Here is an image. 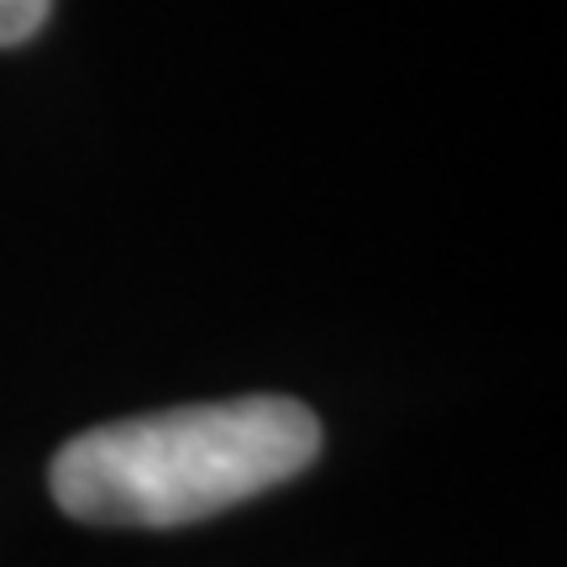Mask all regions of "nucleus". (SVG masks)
<instances>
[{
  "instance_id": "f03ea898",
  "label": "nucleus",
  "mask_w": 567,
  "mask_h": 567,
  "mask_svg": "<svg viewBox=\"0 0 567 567\" xmlns=\"http://www.w3.org/2000/svg\"><path fill=\"white\" fill-rule=\"evenodd\" d=\"M48 11H53V0H0V48L38 38Z\"/></svg>"
},
{
  "instance_id": "f257e3e1",
  "label": "nucleus",
  "mask_w": 567,
  "mask_h": 567,
  "mask_svg": "<svg viewBox=\"0 0 567 567\" xmlns=\"http://www.w3.org/2000/svg\"><path fill=\"white\" fill-rule=\"evenodd\" d=\"M321 452V421L284 394L95 425L48 467L63 515L84 526L174 530L247 505L295 478Z\"/></svg>"
}]
</instances>
